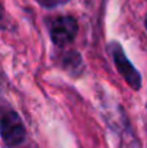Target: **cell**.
<instances>
[{"mask_svg":"<svg viewBox=\"0 0 147 148\" xmlns=\"http://www.w3.org/2000/svg\"><path fill=\"white\" fill-rule=\"evenodd\" d=\"M0 135L3 143L9 148L22 145L26 140V128L23 121L14 111H7L0 119Z\"/></svg>","mask_w":147,"mask_h":148,"instance_id":"6da1fadb","label":"cell"},{"mask_svg":"<svg viewBox=\"0 0 147 148\" xmlns=\"http://www.w3.org/2000/svg\"><path fill=\"white\" fill-rule=\"evenodd\" d=\"M78 33V22L72 16H61L50 25L49 35L56 46L69 45Z\"/></svg>","mask_w":147,"mask_h":148,"instance_id":"3957f363","label":"cell"},{"mask_svg":"<svg viewBox=\"0 0 147 148\" xmlns=\"http://www.w3.org/2000/svg\"><path fill=\"white\" fill-rule=\"evenodd\" d=\"M144 23H146V27H147V16H146V22H144Z\"/></svg>","mask_w":147,"mask_h":148,"instance_id":"277c9868","label":"cell"},{"mask_svg":"<svg viewBox=\"0 0 147 148\" xmlns=\"http://www.w3.org/2000/svg\"><path fill=\"white\" fill-rule=\"evenodd\" d=\"M110 52H111V56H112V60H114V65H115L118 73L123 76V79L127 82V85L130 88H133L134 91H139L141 88V75L134 68V65L128 60L121 45L111 43Z\"/></svg>","mask_w":147,"mask_h":148,"instance_id":"7a4b0ae2","label":"cell"}]
</instances>
